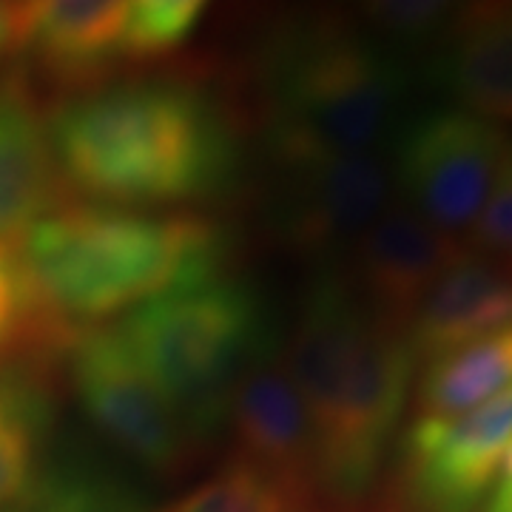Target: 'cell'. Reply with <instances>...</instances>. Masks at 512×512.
Masks as SVG:
<instances>
[{"instance_id":"7402d4cb","label":"cell","mask_w":512,"mask_h":512,"mask_svg":"<svg viewBox=\"0 0 512 512\" xmlns=\"http://www.w3.org/2000/svg\"><path fill=\"white\" fill-rule=\"evenodd\" d=\"M464 245L470 254L512 274V137L495 171L493 188L481 205L476 222L464 234Z\"/></svg>"},{"instance_id":"603a6c76","label":"cell","mask_w":512,"mask_h":512,"mask_svg":"<svg viewBox=\"0 0 512 512\" xmlns=\"http://www.w3.org/2000/svg\"><path fill=\"white\" fill-rule=\"evenodd\" d=\"M481 512H512V484L501 481L493 487V493L487 495V501L481 504Z\"/></svg>"},{"instance_id":"7c38bea8","label":"cell","mask_w":512,"mask_h":512,"mask_svg":"<svg viewBox=\"0 0 512 512\" xmlns=\"http://www.w3.org/2000/svg\"><path fill=\"white\" fill-rule=\"evenodd\" d=\"M12 12V46L26 49L60 83L94 89L126 60V0H49L12 6Z\"/></svg>"},{"instance_id":"5bb4252c","label":"cell","mask_w":512,"mask_h":512,"mask_svg":"<svg viewBox=\"0 0 512 512\" xmlns=\"http://www.w3.org/2000/svg\"><path fill=\"white\" fill-rule=\"evenodd\" d=\"M57 174L49 120L23 83H6L0 89V248H18L55 208Z\"/></svg>"},{"instance_id":"2e32d148","label":"cell","mask_w":512,"mask_h":512,"mask_svg":"<svg viewBox=\"0 0 512 512\" xmlns=\"http://www.w3.org/2000/svg\"><path fill=\"white\" fill-rule=\"evenodd\" d=\"M512 387V325L430 359L416 387V419H453Z\"/></svg>"},{"instance_id":"30bf717a","label":"cell","mask_w":512,"mask_h":512,"mask_svg":"<svg viewBox=\"0 0 512 512\" xmlns=\"http://www.w3.org/2000/svg\"><path fill=\"white\" fill-rule=\"evenodd\" d=\"M464 254V239L421 220L404 202H390L350 248V288L384 325L404 333L421 302Z\"/></svg>"},{"instance_id":"44dd1931","label":"cell","mask_w":512,"mask_h":512,"mask_svg":"<svg viewBox=\"0 0 512 512\" xmlns=\"http://www.w3.org/2000/svg\"><path fill=\"white\" fill-rule=\"evenodd\" d=\"M35 512H146L126 484L97 470H66L46 478Z\"/></svg>"},{"instance_id":"5b68a950","label":"cell","mask_w":512,"mask_h":512,"mask_svg":"<svg viewBox=\"0 0 512 512\" xmlns=\"http://www.w3.org/2000/svg\"><path fill=\"white\" fill-rule=\"evenodd\" d=\"M117 328L197 447L225 427L239 376L271 353L259 296L225 274L157 296Z\"/></svg>"},{"instance_id":"52a82bcc","label":"cell","mask_w":512,"mask_h":512,"mask_svg":"<svg viewBox=\"0 0 512 512\" xmlns=\"http://www.w3.org/2000/svg\"><path fill=\"white\" fill-rule=\"evenodd\" d=\"M510 134L464 109H436L393 137V188L399 202L450 237L464 239L493 188Z\"/></svg>"},{"instance_id":"d4e9b609","label":"cell","mask_w":512,"mask_h":512,"mask_svg":"<svg viewBox=\"0 0 512 512\" xmlns=\"http://www.w3.org/2000/svg\"><path fill=\"white\" fill-rule=\"evenodd\" d=\"M501 481H510L512 484V444L510 450H507V458H504V467H501Z\"/></svg>"},{"instance_id":"ffe728a7","label":"cell","mask_w":512,"mask_h":512,"mask_svg":"<svg viewBox=\"0 0 512 512\" xmlns=\"http://www.w3.org/2000/svg\"><path fill=\"white\" fill-rule=\"evenodd\" d=\"M359 9L379 43L404 49H436L458 15L456 3L444 0H376Z\"/></svg>"},{"instance_id":"e0dca14e","label":"cell","mask_w":512,"mask_h":512,"mask_svg":"<svg viewBox=\"0 0 512 512\" xmlns=\"http://www.w3.org/2000/svg\"><path fill=\"white\" fill-rule=\"evenodd\" d=\"M49 419V399L32 379L0 376V510L35 484Z\"/></svg>"},{"instance_id":"d6986e66","label":"cell","mask_w":512,"mask_h":512,"mask_svg":"<svg viewBox=\"0 0 512 512\" xmlns=\"http://www.w3.org/2000/svg\"><path fill=\"white\" fill-rule=\"evenodd\" d=\"M202 15H205L202 0H134L128 3L123 55L131 63L168 57L191 40Z\"/></svg>"},{"instance_id":"ba28073f","label":"cell","mask_w":512,"mask_h":512,"mask_svg":"<svg viewBox=\"0 0 512 512\" xmlns=\"http://www.w3.org/2000/svg\"><path fill=\"white\" fill-rule=\"evenodd\" d=\"M276 171V231L299 254L350 251L393 202V174L382 154H330L279 163Z\"/></svg>"},{"instance_id":"cb8c5ba5","label":"cell","mask_w":512,"mask_h":512,"mask_svg":"<svg viewBox=\"0 0 512 512\" xmlns=\"http://www.w3.org/2000/svg\"><path fill=\"white\" fill-rule=\"evenodd\" d=\"M12 32H15V12H12V6L0 3V52L6 46H12Z\"/></svg>"},{"instance_id":"8fae6325","label":"cell","mask_w":512,"mask_h":512,"mask_svg":"<svg viewBox=\"0 0 512 512\" xmlns=\"http://www.w3.org/2000/svg\"><path fill=\"white\" fill-rule=\"evenodd\" d=\"M225 427L237 447L234 456L251 461L302 498L316 490L311 421L288 370L271 353L256 359L234 384Z\"/></svg>"},{"instance_id":"ac0fdd59","label":"cell","mask_w":512,"mask_h":512,"mask_svg":"<svg viewBox=\"0 0 512 512\" xmlns=\"http://www.w3.org/2000/svg\"><path fill=\"white\" fill-rule=\"evenodd\" d=\"M302 504L291 487L234 456L154 512H302Z\"/></svg>"},{"instance_id":"8992f818","label":"cell","mask_w":512,"mask_h":512,"mask_svg":"<svg viewBox=\"0 0 512 512\" xmlns=\"http://www.w3.org/2000/svg\"><path fill=\"white\" fill-rule=\"evenodd\" d=\"M74 399L100 439L151 473H174L197 441L131 353L120 328H83L69 339Z\"/></svg>"},{"instance_id":"9a60e30c","label":"cell","mask_w":512,"mask_h":512,"mask_svg":"<svg viewBox=\"0 0 512 512\" xmlns=\"http://www.w3.org/2000/svg\"><path fill=\"white\" fill-rule=\"evenodd\" d=\"M507 325H512V274L467 251L421 302L404 336L416 362H430Z\"/></svg>"},{"instance_id":"277c9868","label":"cell","mask_w":512,"mask_h":512,"mask_svg":"<svg viewBox=\"0 0 512 512\" xmlns=\"http://www.w3.org/2000/svg\"><path fill=\"white\" fill-rule=\"evenodd\" d=\"M407 94L399 55L336 23L282 32L259 57V117L274 165L382 154L402 128Z\"/></svg>"},{"instance_id":"3957f363","label":"cell","mask_w":512,"mask_h":512,"mask_svg":"<svg viewBox=\"0 0 512 512\" xmlns=\"http://www.w3.org/2000/svg\"><path fill=\"white\" fill-rule=\"evenodd\" d=\"M18 256L40 311L55 325L94 328L222 276L228 237L200 214L77 202L37 220Z\"/></svg>"},{"instance_id":"9c48e42d","label":"cell","mask_w":512,"mask_h":512,"mask_svg":"<svg viewBox=\"0 0 512 512\" xmlns=\"http://www.w3.org/2000/svg\"><path fill=\"white\" fill-rule=\"evenodd\" d=\"M512 444V387L453 419H416L402 439L404 487L421 512H476Z\"/></svg>"},{"instance_id":"7a4b0ae2","label":"cell","mask_w":512,"mask_h":512,"mask_svg":"<svg viewBox=\"0 0 512 512\" xmlns=\"http://www.w3.org/2000/svg\"><path fill=\"white\" fill-rule=\"evenodd\" d=\"M313 430L316 490L353 504L373 487L410 402L416 356L339 276L302 293L285 359Z\"/></svg>"},{"instance_id":"6da1fadb","label":"cell","mask_w":512,"mask_h":512,"mask_svg":"<svg viewBox=\"0 0 512 512\" xmlns=\"http://www.w3.org/2000/svg\"><path fill=\"white\" fill-rule=\"evenodd\" d=\"M57 171L86 200L157 208L211 200L234 185L231 114L180 77L106 80L49 114Z\"/></svg>"},{"instance_id":"4fadbf2b","label":"cell","mask_w":512,"mask_h":512,"mask_svg":"<svg viewBox=\"0 0 512 512\" xmlns=\"http://www.w3.org/2000/svg\"><path fill=\"white\" fill-rule=\"evenodd\" d=\"M430 80L490 123H512V3L458 6L433 49Z\"/></svg>"}]
</instances>
